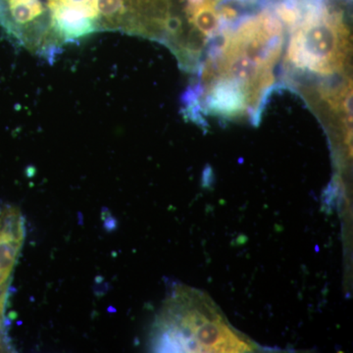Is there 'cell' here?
<instances>
[{
	"label": "cell",
	"instance_id": "1",
	"mask_svg": "<svg viewBox=\"0 0 353 353\" xmlns=\"http://www.w3.org/2000/svg\"><path fill=\"white\" fill-rule=\"evenodd\" d=\"M253 347L228 324L209 297L189 288H176L153 325L154 352H248Z\"/></svg>",
	"mask_w": 353,
	"mask_h": 353
},
{
	"label": "cell",
	"instance_id": "2",
	"mask_svg": "<svg viewBox=\"0 0 353 353\" xmlns=\"http://www.w3.org/2000/svg\"><path fill=\"white\" fill-rule=\"evenodd\" d=\"M26 238L24 215L11 204L0 203V352L11 350L7 316L14 270Z\"/></svg>",
	"mask_w": 353,
	"mask_h": 353
}]
</instances>
